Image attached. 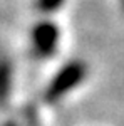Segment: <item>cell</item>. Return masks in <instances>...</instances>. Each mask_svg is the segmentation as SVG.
<instances>
[{
  "label": "cell",
  "instance_id": "cell-3",
  "mask_svg": "<svg viewBox=\"0 0 124 126\" xmlns=\"http://www.w3.org/2000/svg\"><path fill=\"white\" fill-rule=\"evenodd\" d=\"M12 86V62L7 57H0V106L7 103Z\"/></svg>",
  "mask_w": 124,
  "mask_h": 126
},
{
  "label": "cell",
  "instance_id": "cell-2",
  "mask_svg": "<svg viewBox=\"0 0 124 126\" xmlns=\"http://www.w3.org/2000/svg\"><path fill=\"white\" fill-rule=\"evenodd\" d=\"M59 44V29L50 20H42L32 29V47L37 57H50Z\"/></svg>",
  "mask_w": 124,
  "mask_h": 126
},
{
  "label": "cell",
  "instance_id": "cell-5",
  "mask_svg": "<svg viewBox=\"0 0 124 126\" xmlns=\"http://www.w3.org/2000/svg\"><path fill=\"white\" fill-rule=\"evenodd\" d=\"M121 5H123V10H124V0H121Z\"/></svg>",
  "mask_w": 124,
  "mask_h": 126
},
{
  "label": "cell",
  "instance_id": "cell-4",
  "mask_svg": "<svg viewBox=\"0 0 124 126\" xmlns=\"http://www.w3.org/2000/svg\"><path fill=\"white\" fill-rule=\"evenodd\" d=\"M66 0H35L34 2V7L37 12L40 14H52L57 9H60L64 5Z\"/></svg>",
  "mask_w": 124,
  "mask_h": 126
},
{
  "label": "cell",
  "instance_id": "cell-1",
  "mask_svg": "<svg viewBox=\"0 0 124 126\" xmlns=\"http://www.w3.org/2000/svg\"><path fill=\"white\" fill-rule=\"evenodd\" d=\"M87 74V66L81 61H70L57 72V76L50 81L45 89V101L57 103L72 91L77 84H81Z\"/></svg>",
  "mask_w": 124,
  "mask_h": 126
}]
</instances>
